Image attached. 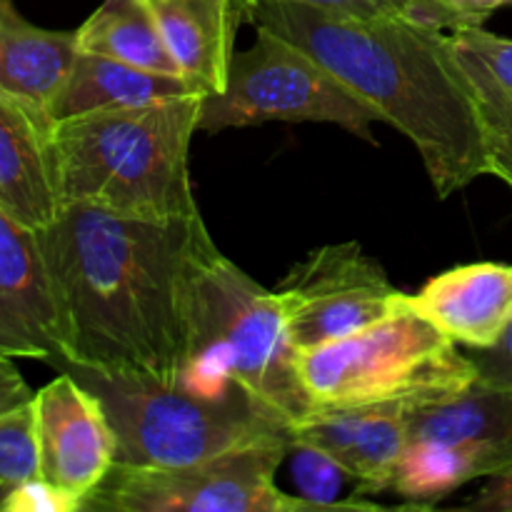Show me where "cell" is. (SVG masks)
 <instances>
[{
  "mask_svg": "<svg viewBox=\"0 0 512 512\" xmlns=\"http://www.w3.org/2000/svg\"><path fill=\"white\" fill-rule=\"evenodd\" d=\"M295 3L313 5V8L330 10V13L355 15V18L398 15V18L433 25V28L450 30V33L465 28L463 18L445 0H295Z\"/></svg>",
  "mask_w": 512,
  "mask_h": 512,
  "instance_id": "obj_23",
  "label": "cell"
},
{
  "mask_svg": "<svg viewBox=\"0 0 512 512\" xmlns=\"http://www.w3.org/2000/svg\"><path fill=\"white\" fill-rule=\"evenodd\" d=\"M293 440L238 448L183 468H123L88 495L90 512H318L275 485Z\"/></svg>",
  "mask_w": 512,
  "mask_h": 512,
  "instance_id": "obj_9",
  "label": "cell"
},
{
  "mask_svg": "<svg viewBox=\"0 0 512 512\" xmlns=\"http://www.w3.org/2000/svg\"><path fill=\"white\" fill-rule=\"evenodd\" d=\"M300 378L320 410L425 408L478 380L473 358L403 303L370 328L300 353Z\"/></svg>",
  "mask_w": 512,
  "mask_h": 512,
  "instance_id": "obj_6",
  "label": "cell"
},
{
  "mask_svg": "<svg viewBox=\"0 0 512 512\" xmlns=\"http://www.w3.org/2000/svg\"><path fill=\"white\" fill-rule=\"evenodd\" d=\"M450 45L473 90L488 175L503 180L512 193V40L478 25L453 30Z\"/></svg>",
  "mask_w": 512,
  "mask_h": 512,
  "instance_id": "obj_17",
  "label": "cell"
},
{
  "mask_svg": "<svg viewBox=\"0 0 512 512\" xmlns=\"http://www.w3.org/2000/svg\"><path fill=\"white\" fill-rule=\"evenodd\" d=\"M40 475L35 405L0 415V500L15 485Z\"/></svg>",
  "mask_w": 512,
  "mask_h": 512,
  "instance_id": "obj_22",
  "label": "cell"
},
{
  "mask_svg": "<svg viewBox=\"0 0 512 512\" xmlns=\"http://www.w3.org/2000/svg\"><path fill=\"white\" fill-rule=\"evenodd\" d=\"M283 120V123H335L358 138L375 143L373 123L383 115L318 58L293 40L258 28V38L235 53L228 83L200 105V133Z\"/></svg>",
  "mask_w": 512,
  "mask_h": 512,
  "instance_id": "obj_7",
  "label": "cell"
},
{
  "mask_svg": "<svg viewBox=\"0 0 512 512\" xmlns=\"http://www.w3.org/2000/svg\"><path fill=\"white\" fill-rule=\"evenodd\" d=\"M0 210L43 230L63 210L55 155V118L0 90Z\"/></svg>",
  "mask_w": 512,
  "mask_h": 512,
  "instance_id": "obj_13",
  "label": "cell"
},
{
  "mask_svg": "<svg viewBox=\"0 0 512 512\" xmlns=\"http://www.w3.org/2000/svg\"><path fill=\"white\" fill-rule=\"evenodd\" d=\"M465 508L480 512H512V470L488 478V485Z\"/></svg>",
  "mask_w": 512,
  "mask_h": 512,
  "instance_id": "obj_27",
  "label": "cell"
},
{
  "mask_svg": "<svg viewBox=\"0 0 512 512\" xmlns=\"http://www.w3.org/2000/svg\"><path fill=\"white\" fill-rule=\"evenodd\" d=\"M248 23L308 50L383 123L408 135L438 198L488 175L473 90L440 28L398 15L355 18L295 0H253Z\"/></svg>",
  "mask_w": 512,
  "mask_h": 512,
  "instance_id": "obj_2",
  "label": "cell"
},
{
  "mask_svg": "<svg viewBox=\"0 0 512 512\" xmlns=\"http://www.w3.org/2000/svg\"><path fill=\"white\" fill-rule=\"evenodd\" d=\"M408 305L470 350L493 348L512 325V265L470 263L435 275L408 293Z\"/></svg>",
  "mask_w": 512,
  "mask_h": 512,
  "instance_id": "obj_14",
  "label": "cell"
},
{
  "mask_svg": "<svg viewBox=\"0 0 512 512\" xmlns=\"http://www.w3.org/2000/svg\"><path fill=\"white\" fill-rule=\"evenodd\" d=\"M65 370L103 403L115 435V465L123 468H183L230 450L293 440V430L238 385L210 390Z\"/></svg>",
  "mask_w": 512,
  "mask_h": 512,
  "instance_id": "obj_5",
  "label": "cell"
},
{
  "mask_svg": "<svg viewBox=\"0 0 512 512\" xmlns=\"http://www.w3.org/2000/svg\"><path fill=\"white\" fill-rule=\"evenodd\" d=\"M38 238L63 315L60 370L178 385L190 363V280L213 243L203 215L140 220L68 203Z\"/></svg>",
  "mask_w": 512,
  "mask_h": 512,
  "instance_id": "obj_1",
  "label": "cell"
},
{
  "mask_svg": "<svg viewBox=\"0 0 512 512\" xmlns=\"http://www.w3.org/2000/svg\"><path fill=\"white\" fill-rule=\"evenodd\" d=\"M290 475L298 488V498L308 500L315 510H383L380 505L360 503V500H338L345 480L350 478L348 470L315 445L293 440L288 448Z\"/></svg>",
  "mask_w": 512,
  "mask_h": 512,
  "instance_id": "obj_21",
  "label": "cell"
},
{
  "mask_svg": "<svg viewBox=\"0 0 512 512\" xmlns=\"http://www.w3.org/2000/svg\"><path fill=\"white\" fill-rule=\"evenodd\" d=\"M40 478L88 500L115 465V435L103 403L60 370L53 383L35 393Z\"/></svg>",
  "mask_w": 512,
  "mask_h": 512,
  "instance_id": "obj_11",
  "label": "cell"
},
{
  "mask_svg": "<svg viewBox=\"0 0 512 512\" xmlns=\"http://www.w3.org/2000/svg\"><path fill=\"white\" fill-rule=\"evenodd\" d=\"M75 40L83 53H98L155 73L180 75L178 63L143 0H105L75 30Z\"/></svg>",
  "mask_w": 512,
  "mask_h": 512,
  "instance_id": "obj_20",
  "label": "cell"
},
{
  "mask_svg": "<svg viewBox=\"0 0 512 512\" xmlns=\"http://www.w3.org/2000/svg\"><path fill=\"white\" fill-rule=\"evenodd\" d=\"M0 353L63 368L68 360L63 315L53 278L30 230L0 210Z\"/></svg>",
  "mask_w": 512,
  "mask_h": 512,
  "instance_id": "obj_12",
  "label": "cell"
},
{
  "mask_svg": "<svg viewBox=\"0 0 512 512\" xmlns=\"http://www.w3.org/2000/svg\"><path fill=\"white\" fill-rule=\"evenodd\" d=\"M78 53L75 30L38 28L0 0V90L50 113Z\"/></svg>",
  "mask_w": 512,
  "mask_h": 512,
  "instance_id": "obj_18",
  "label": "cell"
},
{
  "mask_svg": "<svg viewBox=\"0 0 512 512\" xmlns=\"http://www.w3.org/2000/svg\"><path fill=\"white\" fill-rule=\"evenodd\" d=\"M83 500L45 478H30L15 485L0 500V512H80Z\"/></svg>",
  "mask_w": 512,
  "mask_h": 512,
  "instance_id": "obj_24",
  "label": "cell"
},
{
  "mask_svg": "<svg viewBox=\"0 0 512 512\" xmlns=\"http://www.w3.org/2000/svg\"><path fill=\"white\" fill-rule=\"evenodd\" d=\"M445 3L463 18L465 28H478L495 10L512 5V0H445Z\"/></svg>",
  "mask_w": 512,
  "mask_h": 512,
  "instance_id": "obj_28",
  "label": "cell"
},
{
  "mask_svg": "<svg viewBox=\"0 0 512 512\" xmlns=\"http://www.w3.org/2000/svg\"><path fill=\"white\" fill-rule=\"evenodd\" d=\"M205 95L55 120L63 205L85 203L140 220L200 213L190 183V140Z\"/></svg>",
  "mask_w": 512,
  "mask_h": 512,
  "instance_id": "obj_3",
  "label": "cell"
},
{
  "mask_svg": "<svg viewBox=\"0 0 512 512\" xmlns=\"http://www.w3.org/2000/svg\"><path fill=\"white\" fill-rule=\"evenodd\" d=\"M468 355L478 370V380L512 393V325L493 348L470 350Z\"/></svg>",
  "mask_w": 512,
  "mask_h": 512,
  "instance_id": "obj_25",
  "label": "cell"
},
{
  "mask_svg": "<svg viewBox=\"0 0 512 512\" xmlns=\"http://www.w3.org/2000/svg\"><path fill=\"white\" fill-rule=\"evenodd\" d=\"M190 95L205 93L180 75L155 73V70L80 50L68 83L63 85L50 108V115L55 120H65L93 113V110L138 108V105L190 98Z\"/></svg>",
  "mask_w": 512,
  "mask_h": 512,
  "instance_id": "obj_19",
  "label": "cell"
},
{
  "mask_svg": "<svg viewBox=\"0 0 512 512\" xmlns=\"http://www.w3.org/2000/svg\"><path fill=\"white\" fill-rule=\"evenodd\" d=\"M285 328L298 353L350 338L383 320L403 303L383 265L360 243H335L313 250L293 265L273 290Z\"/></svg>",
  "mask_w": 512,
  "mask_h": 512,
  "instance_id": "obj_10",
  "label": "cell"
},
{
  "mask_svg": "<svg viewBox=\"0 0 512 512\" xmlns=\"http://www.w3.org/2000/svg\"><path fill=\"white\" fill-rule=\"evenodd\" d=\"M33 400L35 393L25 383L20 370L15 368L13 358L0 353V415L13 413V410L23 408V405H30Z\"/></svg>",
  "mask_w": 512,
  "mask_h": 512,
  "instance_id": "obj_26",
  "label": "cell"
},
{
  "mask_svg": "<svg viewBox=\"0 0 512 512\" xmlns=\"http://www.w3.org/2000/svg\"><path fill=\"white\" fill-rule=\"evenodd\" d=\"M298 358L273 290L210 243L190 280V363L180 383L238 385L293 430L315 415Z\"/></svg>",
  "mask_w": 512,
  "mask_h": 512,
  "instance_id": "obj_4",
  "label": "cell"
},
{
  "mask_svg": "<svg viewBox=\"0 0 512 512\" xmlns=\"http://www.w3.org/2000/svg\"><path fill=\"white\" fill-rule=\"evenodd\" d=\"M505 470H512V393L475 380L440 403L410 410L390 490L433 508L463 485Z\"/></svg>",
  "mask_w": 512,
  "mask_h": 512,
  "instance_id": "obj_8",
  "label": "cell"
},
{
  "mask_svg": "<svg viewBox=\"0 0 512 512\" xmlns=\"http://www.w3.org/2000/svg\"><path fill=\"white\" fill-rule=\"evenodd\" d=\"M410 408L375 405L353 410H320L293 428V440L333 455L360 485V495L385 493L408 443Z\"/></svg>",
  "mask_w": 512,
  "mask_h": 512,
  "instance_id": "obj_15",
  "label": "cell"
},
{
  "mask_svg": "<svg viewBox=\"0 0 512 512\" xmlns=\"http://www.w3.org/2000/svg\"><path fill=\"white\" fill-rule=\"evenodd\" d=\"M180 75L205 95L220 93L235 58V35L253 0H143Z\"/></svg>",
  "mask_w": 512,
  "mask_h": 512,
  "instance_id": "obj_16",
  "label": "cell"
}]
</instances>
